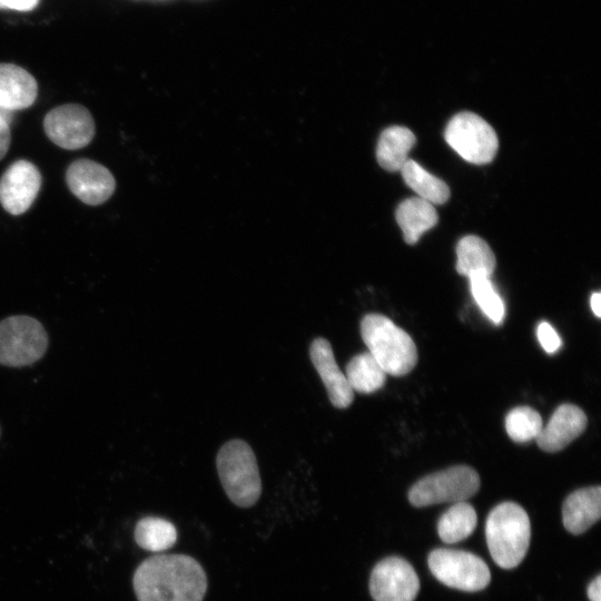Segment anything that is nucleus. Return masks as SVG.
Returning a JSON list of instances; mask_svg holds the SVG:
<instances>
[{
	"label": "nucleus",
	"mask_w": 601,
	"mask_h": 601,
	"mask_svg": "<svg viewBox=\"0 0 601 601\" xmlns=\"http://www.w3.org/2000/svg\"><path fill=\"white\" fill-rule=\"evenodd\" d=\"M207 584L204 568L185 554L151 556L132 578L138 601H203Z\"/></svg>",
	"instance_id": "nucleus-1"
},
{
	"label": "nucleus",
	"mask_w": 601,
	"mask_h": 601,
	"mask_svg": "<svg viewBox=\"0 0 601 601\" xmlns=\"http://www.w3.org/2000/svg\"><path fill=\"white\" fill-rule=\"evenodd\" d=\"M361 336L368 353L386 374L403 376L417 363V348L412 337L388 317L371 313L361 321Z\"/></svg>",
	"instance_id": "nucleus-2"
},
{
	"label": "nucleus",
	"mask_w": 601,
	"mask_h": 601,
	"mask_svg": "<svg viewBox=\"0 0 601 601\" xmlns=\"http://www.w3.org/2000/svg\"><path fill=\"white\" fill-rule=\"evenodd\" d=\"M485 538L493 561L503 569H512L524 559L531 538L530 519L514 502L497 504L487 515Z\"/></svg>",
	"instance_id": "nucleus-3"
},
{
	"label": "nucleus",
	"mask_w": 601,
	"mask_h": 601,
	"mask_svg": "<svg viewBox=\"0 0 601 601\" xmlns=\"http://www.w3.org/2000/svg\"><path fill=\"white\" fill-rule=\"evenodd\" d=\"M216 466L229 500L239 508H250L262 493V480L252 447L243 440L226 442L217 453Z\"/></svg>",
	"instance_id": "nucleus-4"
},
{
	"label": "nucleus",
	"mask_w": 601,
	"mask_h": 601,
	"mask_svg": "<svg viewBox=\"0 0 601 601\" xmlns=\"http://www.w3.org/2000/svg\"><path fill=\"white\" fill-rule=\"evenodd\" d=\"M480 484L475 470L467 465H455L415 482L408 491V501L416 508L465 502L477 493Z\"/></svg>",
	"instance_id": "nucleus-5"
},
{
	"label": "nucleus",
	"mask_w": 601,
	"mask_h": 601,
	"mask_svg": "<svg viewBox=\"0 0 601 601\" xmlns=\"http://www.w3.org/2000/svg\"><path fill=\"white\" fill-rule=\"evenodd\" d=\"M43 325L28 315L0 321V364L21 367L39 361L48 348Z\"/></svg>",
	"instance_id": "nucleus-6"
},
{
	"label": "nucleus",
	"mask_w": 601,
	"mask_h": 601,
	"mask_svg": "<svg viewBox=\"0 0 601 601\" xmlns=\"http://www.w3.org/2000/svg\"><path fill=\"white\" fill-rule=\"evenodd\" d=\"M444 137L449 146L463 159L476 165L491 162L499 147L494 129L483 118L470 111L452 117Z\"/></svg>",
	"instance_id": "nucleus-7"
},
{
	"label": "nucleus",
	"mask_w": 601,
	"mask_h": 601,
	"mask_svg": "<svg viewBox=\"0 0 601 601\" xmlns=\"http://www.w3.org/2000/svg\"><path fill=\"white\" fill-rule=\"evenodd\" d=\"M432 574L443 584L466 592L486 588L490 569L477 555L451 549L433 550L427 558Z\"/></svg>",
	"instance_id": "nucleus-8"
},
{
	"label": "nucleus",
	"mask_w": 601,
	"mask_h": 601,
	"mask_svg": "<svg viewBox=\"0 0 601 601\" xmlns=\"http://www.w3.org/2000/svg\"><path fill=\"white\" fill-rule=\"evenodd\" d=\"M43 128L53 144L68 150L86 147L95 136L91 114L78 104H66L51 109L43 119Z\"/></svg>",
	"instance_id": "nucleus-9"
},
{
	"label": "nucleus",
	"mask_w": 601,
	"mask_h": 601,
	"mask_svg": "<svg viewBox=\"0 0 601 601\" xmlns=\"http://www.w3.org/2000/svg\"><path fill=\"white\" fill-rule=\"evenodd\" d=\"M418 590L416 572L402 558H385L372 570L370 592L374 601H414Z\"/></svg>",
	"instance_id": "nucleus-10"
},
{
	"label": "nucleus",
	"mask_w": 601,
	"mask_h": 601,
	"mask_svg": "<svg viewBox=\"0 0 601 601\" xmlns=\"http://www.w3.org/2000/svg\"><path fill=\"white\" fill-rule=\"evenodd\" d=\"M40 186L39 169L28 160H17L0 178V203L11 215H21L32 205Z\"/></svg>",
	"instance_id": "nucleus-11"
},
{
	"label": "nucleus",
	"mask_w": 601,
	"mask_h": 601,
	"mask_svg": "<svg viewBox=\"0 0 601 601\" xmlns=\"http://www.w3.org/2000/svg\"><path fill=\"white\" fill-rule=\"evenodd\" d=\"M66 181L76 197L91 206L108 200L116 187L108 168L90 159L73 161L67 169Z\"/></svg>",
	"instance_id": "nucleus-12"
},
{
	"label": "nucleus",
	"mask_w": 601,
	"mask_h": 601,
	"mask_svg": "<svg viewBox=\"0 0 601 601\" xmlns=\"http://www.w3.org/2000/svg\"><path fill=\"white\" fill-rule=\"evenodd\" d=\"M309 357L326 387L332 405L337 408L348 407L354 401V391L338 367L329 342L323 337L313 339Z\"/></svg>",
	"instance_id": "nucleus-13"
},
{
	"label": "nucleus",
	"mask_w": 601,
	"mask_h": 601,
	"mask_svg": "<svg viewBox=\"0 0 601 601\" xmlns=\"http://www.w3.org/2000/svg\"><path fill=\"white\" fill-rule=\"evenodd\" d=\"M587 425L588 417L579 406L561 404L536 436V444L544 452H559L580 436Z\"/></svg>",
	"instance_id": "nucleus-14"
},
{
	"label": "nucleus",
	"mask_w": 601,
	"mask_h": 601,
	"mask_svg": "<svg viewBox=\"0 0 601 601\" xmlns=\"http://www.w3.org/2000/svg\"><path fill=\"white\" fill-rule=\"evenodd\" d=\"M601 516V487L579 489L564 500L562 521L565 530L579 535L590 529Z\"/></svg>",
	"instance_id": "nucleus-15"
},
{
	"label": "nucleus",
	"mask_w": 601,
	"mask_h": 601,
	"mask_svg": "<svg viewBox=\"0 0 601 601\" xmlns=\"http://www.w3.org/2000/svg\"><path fill=\"white\" fill-rule=\"evenodd\" d=\"M38 93L33 76L13 63H0V108L10 112L30 107Z\"/></svg>",
	"instance_id": "nucleus-16"
},
{
	"label": "nucleus",
	"mask_w": 601,
	"mask_h": 601,
	"mask_svg": "<svg viewBox=\"0 0 601 601\" xmlns=\"http://www.w3.org/2000/svg\"><path fill=\"white\" fill-rule=\"evenodd\" d=\"M456 272L469 278L473 276L491 277L496 265L495 256L485 240L467 235L456 246Z\"/></svg>",
	"instance_id": "nucleus-17"
},
{
	"label": "nucleus",
	"mask_w": 601,
	"mask_h": 601,
	"mask_svg": "<svg viewBox=\"0 0 601 601\" xmlns=\"http://www.w3.org/2000/svg\"><path fill=\"white\" fill-rule=\"evenodd\" d=\"M396 220L403 231L404 240L407 244H415L423 233L436 225L439 216L431 203L420 197H412L398 205Z\"/></svg>",
	"instance_id": "nucleus-18"
},
{
	"label": "nucleus",
	"mask_w": 601,
	"mask_h": 601,
	"mask_svg": "<svg viewBox=\"0 0 601 601\" xmlns=\"http://www.w3.org/2000/svg\"><path fill=\"white\" fill-rule=\"evenodd\" d=\"M416 138L406 127L392 126L380 136L376 147V159L382 168L388 171L401 170L408 160L410 150Z\"/></svg>",
	"instance_id": "nucleus-19"
},
{
	"label": "nucleus",
	"mask_w": 601,
	"mask_h": 601,
	"mask_svg": "<svg viewBox=\"0 0 601 601\" xmlns=\"http://www.w3.org/2000/svg\"><path fill=\"white\" fill-rule=\"evenodd\" d=\"M386 373L368 353L355 355L346 365V380L351 388L362 394L378 391L386 381Z\"/></svg>",
	"instance_id": "nucleus-20"
},
{
	"label": "nucleus",
	"mask_w": 601,
	"mask_h": 601,
	"mask_svg": "<svg viewBox=\"0 0 601 601\" xmlns=\"http://www.w3.org/2000/svg\"><path fill=\"white\" fill-rule=\"evenodd\" d=\"M477 523L474 508L466 502L454 503L437 522V533L441 540L452 544L470 536Z\"/></svg>",
	"instance_id": "nucleus-21"
},
{
	"label": "nucleus",
	"mask_w": 601,
	"mask_h": 601,
	"mask_svg": "<svg viewBox=\"0 0 601 601\" xmlns=\"http://www.w3.org/2000/svg\"><path fill=\"white\" fill-rule=\"evenodd\" d=\"M405 184L412 188L420 198L433 204H443L450 197L449 186L440 178L430 174L416 161L408 159L402 169Z\"/></svg>",
	"instance_id": "nucleus-22"
},
{
	"label": "nucleus",
	"mask_w": 601,
	"mask_h": 601,
	"mask_svg": "<svg viewBox=\"0 0 601 601\" xmlns=\"http://www.w3.org/2000/svg\"><path fill=\"white\" fill-rule=\"evenodd\" d=\"M137 544L151 552H160L171 548L177 540L175 525L161 518L147 516L138 521L135 528Z\"/></svg>",
	"instance_id": "nucleus-23"
},
{
	"label": "nucleus",
	"mask_w": 601,
	"mask_h": 601,
	"mask_svg": "<svg viewBox=\"0 0 601 601\" xmlns=\"http://www.w3.org/2000/svg\"><path fill=\"white\" fill-rule=\"evenodd\" d=\"M543 427L542 417L534 408L518 406L505 417V430L510 439L518 443L535 440Z\"/></svg>",
	"instance_id": "nucleus-24"
},
{
	"label": "nucleus",
	"mask_w": 601,
	"mask_h": 601,
	"mask_svg": "<svg viewBox=\"0 0 601 601\" xmlns=\"http://www.w3.org/2000/svg\"><path fill=\"white\" fill-rule=\"evenodd\" d=\"M470 279L471 293L483 314L494 324L504 319V303L494 288L491 277L473 276Z\"/></svg>",
	"instance_id": "nucleus-25"
},
{
	"label": "nucleus",
	"mask_w": 601,
	"mask_h": 601,
	"mask_svg": "<svg viewBox=\"0 0 601 601\" xmlns=\"http://www.w3.org/2000/svg\"><path fill=\"white\" fill-rule=\"evenodd\" d=\"M536 336L542 348L548 354L555 353L561 346V338L548 322H541L536 328Z\"/></svg>",
	"instance_id": "nucleus-26"
},
{
	"label": "nucleus",
	"mask_w": 601,
	"mask_h": 601,
	"mask_svg": "<svg viewBox=\"0 0 601 601\" xmlns=\"http://www.w3.org/2000/svg\"><path fill=\"white\" fill-rule=\"evenodd\" d=\"M39 0H0V9L29 11L38 4Z\"/></svg>",
	"instance_id": "nucleus-27"
},
{
	"label": "nucleus",
	"mask_w": 601,
	"mask_h": 601,
	"mask_svg": "<svg viewBox=\"0 0 601 601\" xmlns=\"http://www.w3.org/2000/svg\"><path fill=\"white\" fill-rule=\"evenodd\" d=\"M9 126L10 124L0 116V160L4 157L10 146L11 135Z\"/></svg>",
	"instance_id": "nucleus-28"
},
{
	"label": "nucleus",
	"mask_w": 601,
	"mask_h": 601,
	"mask_svg": "<svg viewBox=\"0 0 601 601\" xmlns=\"http://www.w3.org/2000/svg\"><path fill=\"white\" fill-rule=\"evenodd\" d=\"M587 594L590 601H601V575H597L590 582L587 589Z\"/></svg>",
	"instance_id": "nucleus-29"
},
{
	"label": "nucleus",
	"mask_w": 601,
	"mask_h": 601,
	"mask_svg": "<svg viewBox=\"0 0 601 601\" xmlns=\"http://www.w3.org/2000/svg\"><path fill=\"white\" fill-rule=\"evenodd\" d=\"M591 309L597 317H601V294L595 292L590 298Z\"/></svg>",
	"instance_id": "nucleus-30"
},
{
	"label": "nucleus",
	"mask_w": 601,
	"mask_h": 601,
	"mask_svg": "<svg viewBox=\"0 0 601 601\" xmlns=\"http://www.w3.org/2000/svg\"><path fill=\"white\" fill-rule=\"evenodd\" d=\"M0 116L3 117L9 124H11L14 114L0 108Z\"/></svg>",
	"instance_id": "nucleus-31"
}]
</instances>
